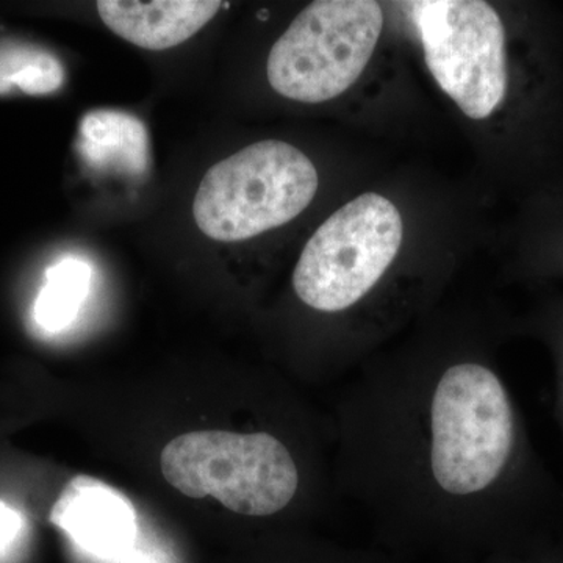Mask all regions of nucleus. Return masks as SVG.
I'll return each mask as SVG.
<instances>
[{
    "label": "nucleus",
    "instance_id": "12",
    "mask_svg": "<svg viewBox=\"0 0 563 563\" xmlns=\"http://www.w3.org/2000/svg\"><path fill=\"white\" fill-rule=\"evenodd\" d=\"M255 563H402L380 548L342 547V544H284L261 555Z\"/></svg>",
    "mask_w": 563,
    "mask_h": 563
},
{
    "label": "nucleus",
    "instance_id": "8",
    "mask_svg": "<svg viewBox=\"0 0 563 563\" xmlns=\"http://www.w3.org/2000/svg\"><path fill=\"white\" fill-rule=\"evenodd\" d=\"M218 0H101L99 16L114 35L141 49L166 51L196 35L221 10Z\"/></svg>",
    "mask_w": 563,
    "mask_h": 563
},
{
    "label": "nucleus",
    "instance_id": "2",
    "mask_svg": "<svg viewBox=\"0 0 563 563\" xmlns=\"http://www.w3.org/2000/svg\"><path fill=\"white\" fill-rule=\"evenodd\" d=\"M298 448L274 429L198 431L176 437L161 455L166 483L188 498L211 496L251 521L287 517L318 487Z\"/></svg>",
    "mask_w": 563,
    "mask_h": 563
},
{
    "label": "nucleus",
    "instance_id": "9",
    "mask_svg": "<svg viewBox=\"0 0 563 563\" xmlns=\"http://www.w3.org/2000/svg\"><path fill=\"white\" fill-rule=\"evenodd\" d=\"M77 151L81 161L101 172L141 176L150 168L146 125L120 110H92L81 118Z\"/></svg>",
    "mask_w": 563,
    "mask_h": 563
},
{
    "label": "nucleus",
    "instance_id": "6",
    "mask_svg": "<svg viewBox=\"0 0 563 563\" xmlns=\"http://www.w3.org/2000/svg\"><path fill=\"white\" fill-rule=\"evenodd\" d=\"M439 87L472 120L501 106L509 85L506 31L498 11L483 0L407 3Z\"/></svg>",
    "mask_w": 563,
    "mask_h": 563
},
{
    "label": "nucleus",
    "instance_id": "14",
    "mask_svg": "<svg viewBox=\"0 0 563 563\" xmlns=\"http://www.w3.org/2000/svg\"><path fill=\"white\" fill-rule=\"evenodd\" d=\"M22 529V518L5 503H0V553L10 547Z\"/></svg>",
    "mask_w": 563,
    "mask_h": 563
},
{
    "label": "nucleus",
    "instance_id": "3",
    "mask_svg": "<svg viewBox=\"0 0 563 563\" xmlns=\"http://www.w3.org/2000/svg\"><path fill=\"white\" fill-rule=\"evenodd\" d=\"M402 231L401 213L384 196L347 202L303 247L291 279L296 298L325 317L365 306L398 257Z\"/></svg>",
    "mask_w": 563,
    "mask_h": 563
},
{
    "label": "nucleus",
    "instance_id": "4",
    "mask_svg": "<svg viewBox=\"0 0 563 563\" xmlns=\"http://www.w3.org/2000/svg\"><path fill=\"white\" fill-rule=\"evenodd\" d=\"M317 191V168L306 154L284 141H261L211 166L192 217L211 240L244 242L295 220Z\"/></svg>",
    "mask_w": 563,
    "mask_h": 563
},
{
    "label": "nucleus",
    "instance_id": "10",
    "mask_svg": "<svg viewBox=\"0 0 563 563\" xmlns=\"http://www.w3.org/2000/svg\"><path fill=\"white\" fill-rule=\"evenodd\" d=\"M91 269L79 258H65L46 273V285L35 302L41 328L58 332L76 320L90 288Z\"/></svg>",
    "mask_w": 563,
    "mask_h": 563
},
{
    "label": "nucleus",
    "instance_id": "15",
    "mask_svg": "<svg viewBox=\"0 0 563 563\" xmlns=\"http://www.w3.org/2000/svg\"><path fill=\"white\" fill-rule=\"evenodd\" d=\"M554 415L563 437V340L555 352Z\"/></svg>",
    "mask_w": 563,
    "mask_h": 563
},
{
    "label": "nucleus",
    "instance_id": "11",
    "mask_svg": "<svg viewBox=\"0 0 563 563\" xmlns=\"http://www.w3.org/2000/svg\"><path fill=\"white\" fill-rule=\"evenodd\" d=\"M65 81L62 62L51 52L25 44H0V95L20 90L29 96L51 95Z\"/></svg>",
    "mask_w": 563,
    "mask_h": 563
},
{
    "label": "nucleus",
    "instance_id": "5",
    "mask_svg": "<svg viewBox=\"0 0 563 563\" xmlns=\"http://www.w3.org/2000/svg\"><path fill=\"white\" fill-rule=\"evenodd\" d=\"M384 27L374 0H318L291 22L269 52L273 90L303 103L339 98L372 60Z\"/></svg>",
    "mask_w": 563,
    "mask_h": 563
},
{
    "label": "nucleus",
    "instance_id": "1",
    "mask_svg": "<svg viewBox=\"0 0 563 563\" xmlns=\"http://www.w3.org/2000/svg\"><path fill=\"white\" fill-rule=\"evenodd\" d=\"M335 479L399 561L476 563L563 529V487L477 347L365 366L336 407Z\"/></svg>",
    "mask_w": 563,
    "mask_h": 563
},
{
    "label": "nucleus",
    "instance_id": "13",
    "mask_svg": "<svg viewBox=\"0 0 563 563\" xmlns=\"http://www.w3.org/2000/svg\"><path fill=\"white\" fill-rule=\"evenodd\" d=\"M476 563H563V531L540 537L523 547L488 555Z\"/></svg>",
    "mask_w": 563,
    "mask_h": 563
},
{
    "label": "nucleus",
    "instance_id": "7",
    "mask_svg": "<svg viewBox=\"0 0 563 563\" xmlns=\"http://www.w3.org/2000/svg\"><path fill=\"white\" fill-rule=\"evenodd\" d=\"M49 520L91 563L125 562L141 543L139 515L131 499L84 474L63 488Z\"/></svg>",
    "mask_w": 563,
    "mask_h": 563
}]
</instances>
